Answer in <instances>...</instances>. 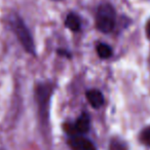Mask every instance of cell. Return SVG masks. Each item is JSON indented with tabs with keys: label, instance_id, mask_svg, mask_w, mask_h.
I'll use <instances>...</instances> for the list:
<instances>
[{
	"label": "cell",
	"instance_id": "obj_1",
	"mask_svg": "<svg viewBox=\"0 0 150 150\" xmlns=\"http://www.w3.org/2000/svg\"><path fill=\"white\" fill-rule=\"evenodd\" d=\"M8 25L24 50L28 54L35 56L36 50L33 37H32L31 32H30L29 28L27 27L26 23L23 21V19L17 13H13L8 17Z\"/></svg>",
	"mask_w": 150,
	"mask_h": 150
},
{
	"label": "cell",
	"instance_id": "obj_2",
	"mask_svg": "<svg viewBox=\"0 0 150 150\" xmlns=\"http://www.w3.org/2000/svg\"><path fill=\"white\" fill-rule=\"evenodd\" d=\"M52 83H39L35 88V101L38 107V115L42 127H47L50 115V102L52 95Z\"/></svg>",
	"mask_w": 150,
	"mask_h": 150
},
{
	"label": "cell",
	"instance_id": "obj_3",
	"mask_svg": "<svg viewBox=\"0 0 150 150\" xmlns=\"http://www.w3.org/2000/svg\"><path fill=\"white\" fill-rule=\"evenodd\" d=\"M115 11L109 3H103L99 6L97 11L96 26L99 31L109 33L115 26Z\"/></svg>",
	"mask_w": 150,
	"mask_h": 150
},
{
	"label": "cell",
	"instance_id": "obj_4",
	"mask_svg": "<svg viewBox=\"0 0 150 150\" xmlns=\"http://www.w3.org/2000/svg\"><path fill=\"white\" fill-rule=\"evenodd\" d=\"M68 144L72 150H97L96 146L88 139L83 137H72L69 139Z\"/></svg>",
	"mask_w": 150,
	"mask_h": 150
},
{
	"label": "cell",
	"instance_id": "obj_5",
	"mask_svg": "<svg viewBox=\"0 0 150 150\" xmlns=\"http://www.w3.org/2000/svg\"><path fill=\"white\" fill-rule=\"evenodd\" d=\"M86 98L91 106L98 109L104 104V96L99 90H90L86 92Z\"/></svg>",
	"mask_w": 150,
	"mask_h": 150
},
{
	"label": "cell",
	"instance_id": "obj_6",
	"mask_svg": "<svg viewBox=\"0 0 150 150\" xmlns=\"http://www.w3.org/2000/svg\"><path fill=\"white\" fill-rule=\"evenodd\" d=\"M74 132L77 134H86L90 129V117L86 113H82L75 122Z\"/></svg>",
	"mask_w": 150,
	"mask_h": 150
},
{
	"label": "cell",
	"instance_id": "obj_7",
	"mask_svg": "<svg viewBox=\"0 0 150 150\" xmlns=\"http://www.w3.org/2000/svg\"><path fill=\"white\" fill-rule=\"evenodd\" d=\"M65 25L70 30L76 32V31H79L80 26H81V21H80L79 17L76 13H70L67 16L66 21H65Z\"/></svg>",
	"mask_w": 150,
	"mask_h": 150
},
{
	"label": "cell",
	"instance_id": "obj_8",
	"mask_svg": "<svg viewBox=\"0 0 150 150\" xmlns=\"http://www.w3.org/2000/svg\"><path fill=\"white\" fill-rule=\"evenodd\" d=\"M97 52L101 59H108L112 56V48L105 43H100L97 46Z\"/></svg>",
	"mask_w": 150,
	"mask_h": 150
},
{
	"label": "cell",
	"instance_id": "obj_9",
	"mask_svg": "<svg viewBox=\"0 0 150 150\" xmlns=\"http://www.w3.org/2000/svg\"><path fill=\"white\" fill-rule=\"evenodd\" d=\"M140 139H141V141L143 142V143L150 145V127H146V129H144L143 131H142Z\"/></svg>",
	"mask_w": 150,
	"mask_h": 150
},
{
	"label": "cell",
	"instance_id": "obj_10",
	"mask_svg": "<svg viewBox=\"0 0 150 150\" xmlns=\"http://www.w3.org/2000/svg\"><path fill=\"white\" fill-rule=\"evenodd\" d=\"M146 35H147V38L150 40V20L148 21L147 25H146Z\"/></svg>",
	"mask_w": 150,
	"mask_h": 150
}]
</instances>
